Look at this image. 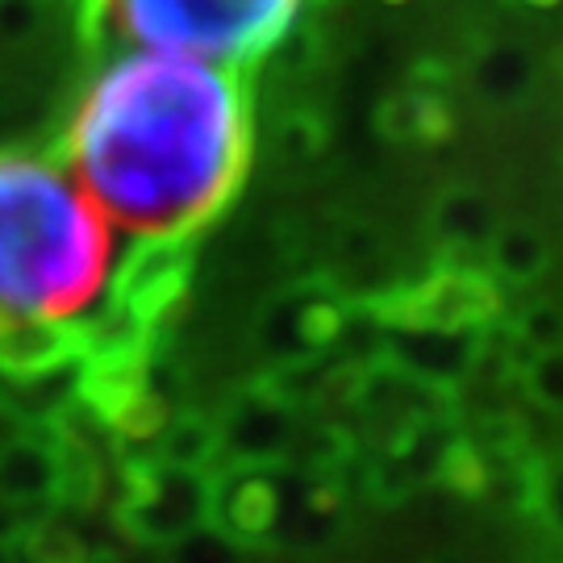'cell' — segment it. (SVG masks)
<instances>
[{"instance_id": "13", "label": "cell", "mask_w": 563, "mask_h": 563, "mask_svg": "<svg viewBox=\"0 0 563 563\" xmlns=\"http://www.w3.org/2000/svg\"><path fill=\"white\" fill-rule=\"evenodd\" d=\"M13 551L21 555V563H88L92 560V551H88V543H84L80 534H76L71 526L51 522V518L21 526V534L13 539Z\"/></svg>"}, {"instance_id": "5", "label": "cell", "mask_w": 563, "mask_h": 563, "mask_svg": "<svg viewBox=\"0 0 563 563\" xmlns=\"http://www.w3.org/2000/svg\"><path fill=\"white\" fill-rule=\"evenodd\" d=\"M497 313V288L472 267H443L418 288H409L384 309V318L401 330H439L463 334Z\"/></svg>"}, {"instance_id": "9", "label": "cell", "mask_w": 563, "mask_h": 563, "mask_svg": "<svg viewBox=\"0 0 563 563\" xmlns=\"http://www.w3.org/2000/svg\"><path fill=\"white\" fill-rule=\"evenodd\" d=\"M84 360V325H13L0 330V380H34Z\"/></svg>"}, {"instance_id": "10", "label": "cell", "mask_w": 563, "mask_h": 563, "mask_svg": "<svg viewBox=\"0 0 563 563\" xmlns=\"http://www.w3.org/2000/svg\"><path fill=\"white\" fill-rule=\"evenodd\" d=\"M42 501H55V443L34 434L0 443V505L25 509Z\"/></svg>"}, {"instance_id": "7", "label": "cell", "mask_w": 563, "mask_h": 563, "mask_svg": "<svg viewBox=\"0 0 563 563\" xmlns=\"http://www.w3.org/2000/svg\"><path fill=\"white\" fill-rule=\"evenodd\" d=\"M280 522V493L255 467L209 476V526L234 547H267Z\"/></svg>"}, {"instance_id": "19", "label": "cell", "mask_w": 563, "mask_h": 563, "mask_svg": "<svg viewBox=\"0 0 563 563\" xmlns=\"http://www.w3.org/2000/svg\"><path fill=\"white\" fill-rule=\"evenodd\" d=\"M522 339L534 346V355L551 351V346H563V313L560 309H534V313H526Z\"/></svg>"}, {"instance_id": "18", "label": "cell", "mask_w": 563, "mask_h": 563, "mask_svg": "<svg viewBox=\"0 0 563 563\" xmlns=\"http://www.w3.org/2000/svg\"><path fill=\"white\" fill-rule=\"evenodd\" d=\"M46 25V0H0V42L25 46Z\"/></svg>"}, {"instance_id": "6", "label": "cell", "mask_w": 563, "mask_h": 563, "mask_svg": "<svg viewBox=\"0 0 563 563\" xmlns=\"http://www.w3.org/2000/svg\"><path fill=\"white\" fill-rule=\"evenodd\" d=\"M184 288H188L184 242H139L134 255H121L113 288H109V305H118L125 318L151 330L180 301Z\"/></svg>"}, {"instance_id": "3", "label": "cell", "mask_w": 563, "mask_h": 563, "mask_svg": "<svg viewBox=\"0 0 563 563\" xmlns=\"http://www.w3.org/2000/svg\"><path fill=\"white\" fill-rule=\"evenodd\" d=\"M305 0H84V38L239 71L297 25Z\"/></svg>"}, {"instance_id": "1", "label": "cell", "mask_w": 563, "mask_h": 563, "mask_svg": "<svg viewBox=\"0 0 563 563\" xmlns=\"http://www.w3.org/2000/svg\"><path fill=\"white\" fill-rule=\"evenodd\" d=\"M59 163L125 239L184 242L246 176V84L222 63L118 51L84 84Z\"/></svg>"}, {"instance_id": "2", "label": "cell", "mask_w": 563, "mask_h": 563, "mask_svg": "<svg viewBox=\"0 0 563 563\" xmlns=\"http://www.w3.org/2000/svg\"><path fill=\"white\" fill-rule=\"evenodd\" d=\"M118 263V230L59 159L0 151V330L84 325Z\"/></svg>"}, {"instance_id": "4", "label": "cell", "mask_w": 563, "mask_h": 563, "mask_svg": "<svg viewBox=\"0 0 563 563\" xmlns=\"http://www.w3.org/2000/svg\"><path fill=\"white\" fill-rule=\"evenodd\" d=\"M125 497L118 501V526L146 547H176L192 530L209 526V476L172 472L155 460L121 463Z\"/></svg>"}, {"instance_id": "20", "label": "cell", "mask_w": 563, "mask_h": 563, "mask_svg": "<svg viewBox=\"0 0 563 563\" xmlns=\"http://www.w3.org/2000/svg\"><path fill=\"white\" fill-rule=\"evenodd\" d=\"M534 509L551 522L555 534H563V460L555 467L539 472V501H534Z\"/></svg>"}, {"instance_id": "17", "label": "cell", "mask_w": 563, "mask_h": 563, "mask_svg": "<svg viewBox=\"0 0 563 563\" xmlns=\"http://www.w3.org/2000/svg\"><path fill=\"white\" fill-rule=\"evenodd\" d=\"M526 388L530 397L543 405V409H560L563 413V346L539 351L530 367H526Z\"/></svg>"}, {"instance_id": "15", "label": "cell", "mask_w": 563, "mask_h": 563, "mask_svg": "<svg viewBox=\"0 0 563 563\" xmlns=\"http://www.w3.org/2000/svg\"><path fill=\"white\" fill-rule=\"evenodd\" d=\"M476 92L493 104H514L530 92V55L526 51H488L476 71Z\"/></svg>"}, {"instance_id": "16", "label": "cell", "mask_w": 563, "mask_h": 563, "mask_svg": "<svg viewBox=\"0 0 563 563\" xmlns=\"http://www.w3.org/2000/svg\"><path fill=\"white\" fill-rule=\"evenodd\" d=\"M167 563H242V547H234L213 526H201L172 547Z\"/></svg>"}, {"instance_id": "21", "label": "cell", "mask_w": 563, "mask_h": 563, "mask_svg": "<svg viewBox=\"0 0 563 563\" xmlns=\"http://www.w3.org/2000/svg\"><path fill=\"white\" fill-rule=\"evenodd\" d=\"M0 563H21V555L13 551V543H4V539H0Z\"/></svg>"}, {"instance_id": "22", "label": "cell", "mask_w": 563, "mask_h": 563, "mask_svg": "<svg viewBox=\"0 0 563 563\" xmlns=\"http://www.w3.org/2000/svg\"><path fill=\"white\" fill-rule=\"evenodd\" d=\"M4 104H9V84L0 80V113H4Z\"/></svg>"}, {"instance_id": "12", "label": "cell", "mask_w": 563, "mask_h": 563, "mask_svg": "<svg viewBox=\"0 0 563 563\" xmlns=\"http://www.w3.org/2000/svg\"><path fill=\"white\" fill-rule=\"evenodd\" d=\"M488 260L493 267L501 272L505 280H534V276H543L547 263H551V251H547V242L539 230H530V225H509V230H497L493 242H488Z\"/></svg>"}, {"instance_id": "11", "label": "cell", "mask_w": 563, "mask_h": 563, "mask_svg": "<svg viewBox=\"0 0 563 563\" xmlns=\"http://www.w3.org/2000/svg\"><path fill=\"white\" fill-rule=\"evenodd\" d=\"M222 455V443H218V426L205 422V418H180L176 426L163 430V446H159V467H172V472H209V463Z\"/></svg>"}, {"instance_id": "14", "label": "cell", "mask_w": 563, "mask_h": 563, "mask_svg": "<svg viewBox=\"0 0 563 563\" xmlns=\"http://www.w3.org/2000/svg\"><path fill=\"white\" fill-rule=\"evenodd\" d=\"M439 234L455 246H488L493 234H497V222H493V209L476 197V192H451L443 205H439Z\"/></svg>"}, {"instance_id": "8", "label": "cell", "mask_w": 563, "mask_h": 563, "mask_svg": "<svg viewBox=\"0 0 563 563\" xmlns=\"http://www.w3.org/2000/svg\"><path fill=\"white\" fill-rule=\"evenodd\" d=\"M288 439H292L288 405L272 388L242 397L225 413V422H218V443H222V451L234 455L239 467H260V463L280 460L288 451Z\"/></svg>"}, {"instance_id": "23", "label": "cell", "mask_w": 563, "mask_h": 563, "mask_svg": "<svg viewBox=\"0 0 563 563\" xmlns=\"http://www.w3.org/2000/svg\"><path fill=\"white\" fill-rule=\"evenodd\" d=\"M526 4H539V9H547V4H555V0H526Z\"/></svg>"}]
</instances>
